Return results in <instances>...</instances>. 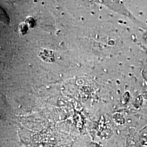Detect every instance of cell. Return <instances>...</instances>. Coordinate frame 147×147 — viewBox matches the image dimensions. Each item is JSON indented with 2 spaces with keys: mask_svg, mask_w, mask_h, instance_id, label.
<instances>
[{
  "mask_svg": "<svg viewBox=\"0 0 147 147\" xmlns=\"http://www.w3.org/2000/svg\"><path fill=\"white\" fill-rule=\"evenodd\" d=\"M39 56L46 62H52L54 61L55 56L51 51H49L47 50H44L43 51H41Z\"/></svg>",
  "mask_w": 147,
  "mask_h": 147,
  "instance_id": "cell-1",
  "label": "cell"
},
{
  "mask_svg": "<svg viewBox=\"0 0 147 147\" xmlns=\"http://www.w3.org/2000/svg\"><path fill=\"white\" fill-rule=\"evenodd\" d=\"M25 23L26 25L28 27V29L33 28L36 25V21L31 16L27 18L25 21Z\"/></svg>",
  "mask_w": 147,
  "mask_h": 147,
  "instance_id": "cell-2",
  "label": "cell"
},
{
  "mask_svg": "<svg viewBox=\"0 0 147 147\" xmlns=\"http://www.w3.org/2000/svg\"><path fill=\"white\" fill-rule=\"evenodd\" d=\"M28 30V28L27 26L26 25L25 22L21 23L19 25V32L21 36H24L27 33V32Z\"/></svg>",
  "mask_w": 147,
  "mask_h": 147,
  "instance_id": "cell-3",
  "label": "cell"
}]
</instances>
